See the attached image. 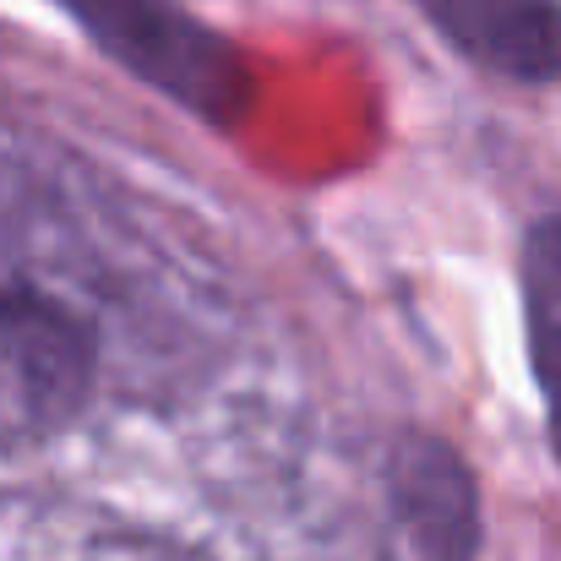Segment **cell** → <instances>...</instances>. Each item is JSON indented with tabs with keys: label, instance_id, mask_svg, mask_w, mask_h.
Returning a JSON list of instances; mask_svg holds the SVG:
<instances>
[{
	"label": "cell",
	"instance_id": "obj_1",
	"mask_svg": "<svg viewBox=\"0 0 561 561\" xmlns=\"http://www.w3.org/2000/svg\"><path fill=\"white\" fill-rule=\"evenodd\" d=\"M66 5L82 33L121 60L131 77L159 88L164 99L186 104L191 115L229 126L251 104V71L234 44L202 27L170 0H55Z\"/></svg>",
	"mask_w": 561,
	"mask_h": 561
},
{
	"label": "cell",
	"instance_id": "obj_2",
	"mask_svg": "<svg viewBox=\"0 0 561 561\" xmlns=\"http://www.w3.org/2000/svg\"><path fill=\"white\" fill-rule=\"evenodd\" d=\"M425 22L480 71L561 82V0H414Z\"/></svg>",
	"mask_w": 561,
	"mask_h": 561
},
{
	"label": "cell",
	"instance_id": "obj_3",
	"mask_svg": "<svg viewBox=\"0 0 561 561\" xmlns=\"http://www.w3.org/2000/svg\"><path fill=\"white\" fill-rule=\"evenodd\" d=\"M392 507L420 561H469L480 546V502L463 458L442 436H409L392 458Z\"/></svg>",
	"mask_w": 561,
	"mask_h": 561
},
{
	"label": "cell",
	"instance_id": "obj_4",
	"mask_svg": "<svg viewBox=\"0 0 561 561\" xmlns=\"http://www.w3.org/2000/svg\"><path fill=\"white\" fill-rule=\"evenodd\" d=\"M518 289H524V333L529 366L546 403V431L561 458V218H540L518 251Z\"/></svg>",
	"mask_w": 561,
	"mask_h": 561
}]
</instances>
